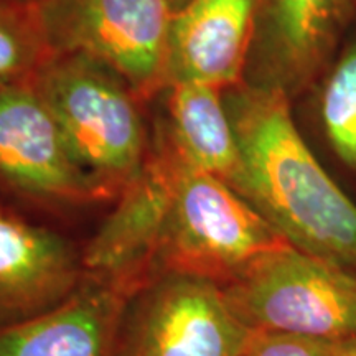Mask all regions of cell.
Instances as JSON below:
<instances>
[{
    "label": "cell",
    "instance_id": "obj_2",
    "mask_svg": "<svg viewBox=\"0 0 356 356\" xmlns=\"http://www.w3.org/2000/svg\"><path fill=\"white\" fill-rule=\"evenodd\" d=\"M30 84L79 165L108 200L118 198L150 152L139 97L118 73L81 55H53Z\"/></svg>",
    "mask_w": 356,
    "mask_h": 356
},
{
    "label": "cell",
    "instance_id": "obj_9",
    "mask_svg": "<svg viewBox=\"0 0 356 356\" xmlns=\"http://www.w3.org/2000/svg\"><path fill=\"white\" fill-rule=\"evenodd\" d=\"M84 275L83 249L0 204V328L60 307Z\"/></svg>",
    "mask_w": 356,
    "mask_h": 356
},
{
    "label": "cell",
    "instance_id": "obj_6",
    "mask_svg": "<svg viewBox=\"0 0 356 356\" xmlns=\"http://www.w3.org/2000/svg\"><path fill=\"white\" fill-rule=\"evenodd\" d=\"M257 332L216 282L163 273L132 293L111 356H241Z\"/></svg>",
    "mask_w": 356,
    "mask_h": 356
},
{
    "label": "cell",
    "instance_id": "obj_13",
    "mask_svg": "<svg viewBox=\"0 0 356 356\" xmlns=\"http://www.w3.org/2000/svg\"><path fill=\"white\" fill-rule=\"evenodd\" d=\"M167 122L163 137L190 163L234 188L241 172L238 140L222 91L202 83H172L163 89Z\"/></svg>",
    "mask_w": 356,
    "mask_h": 356
},
{
    "label": "cell",
    "instance_id": "obj_12",
    "mask_svg": "<svg viewBox=\"0 0 356 356\" xmlns=\"http://www.w3.org/2000/svg\"><path fill=\"white\" fill-rule=\"evenodd\" d=\"M140 287L86 274L60 307L0 328V356H111L127 302Z\"/></svg>",
    "mask_w": 356,
    "mask_h": 356
},
{
    "label": "cell",
    "instance_id": "obj_16",
    "mask_svg": "<svg viewBox=\"0 0 356 356\" xmlns=\"http://www.w3.org/2000/svg\"><path fill=\"white\" fill-rule=\"evenodd\" d=\"M341 341L259 330L241 356H332Z\"/></svg>",
    "mask_w": 356,
    "mask_h": 356
},
{
    "label": "cell",
    "instance_id": "obj_4",
    "mask_svg": "<svg viewBox=\"0 0 356 356\" xmlns=\"http://www.w3.org/2000/svg\"><path fill=\"white\" fill-rule=\"evenodd\" d=\"M222 291L256 330L356 338V274L292 244L257 259Z\"/></svg>",
    "mask_w": 356,
    "mask_h": 356
},
{
    "label": "cell",
    "instance_id": "obj_10",
    "mask_svg": "<svg viewBox=\"0 0 356 356\" xmlns=\"http://www.w3.org/2000/svg\"><path fill=\"white\" fill-rule=\"evenodd\" d=\"M350 6L351 0H259L249 84L286 95L300 89L335 44Z\"/></svg>",
    "mask_w": 356,
    "mask_h": 356
},
{
    "label": "cell",
    "instance_id": "obj_15",
    "mask_svg": "<svg viewBox=\"0 0 356 356\" xmlns=\"http://www.w3.org/2000/svg\"><path fill=\"white\" fill-rule=\"evenodd\" d=\"M322 122L341 162L356 168V43L346 48L322 92Z\"/></svg>",
    "mask_w": 356,
    "mask_h": 356
},
{
    "label": "cell",
    "instance_id": "obj_5",
    "mask_svg": "<svg viewBox=\"0 0 356 356\" xmlns=\"http://www.w3.org/2000/svg\"><path fill=\"white\" fill-rule=\"evenodd\" d=\"M55 55H81L147 99L167 88L172 0H35Z\"/></svg>",
    "mask_w": 356,
    "mask_h": 356
},
{
    "label": "cell",
    "instance_id": "obj_11",
    "mask_svg": "<svg viewBox=\"0 0 356 356\" xmlns=\"http://www.w3.org/2000/svg\"><path fill=\"white\" fill-rule=\"evenodd\" d=\"M259 0H186L173 12L167 86L210 84L221 91L246 74Z\"/></svg>",
    "mask_w": 356,
    "mask_h": 356
},
{
    "label": "cell",
    "instance_id": "obj_18",
    "mask_svg": "<svg viewBox=\"0 0 356 356\" xmlns=\"http://www.w3.org/2000/svg\"><path fill=\"white\" fill-rule=\"evenodd\" d=\"M172 2H173V7H175V10H177V8H178V7H180V6H181V3H185V2H186V0H172Z\"/></svg>",
    "mask_w": 356,
    "mask_h": 356
},
{
    "label": "cell",
    "instance_id": "obj_3",
    "mask_svg": "<svg viewBox=\"0 0 356 356\" xmlns=\"http://www.w3.org/2000/svg\"><path fill=\"white\" fill-rule=\"evenodd\" d=\"M289 244L233 186L178 155L155 275L186 274L225 287L257 259Z\"/></svg>",
    "mask_w": 356,
    "mask_h": 356
},
{
    "label": "cell",
    "instance_id": "obj_14",
    "mask_svg": "<svg viewBox=\"0 0 356 356\" xmlns=\"http://www.w3.org/2000/svg\"><path fill=\"white\" fill-rule=\"evenodd\" d=\"M53 55L35 0H0V88L32 83Z\"/></svg>",
    "mask_w": 356,
    "mask_h": 356
},
{
    "label": "cell",
    "instance_id": "obj_8",
    "mask_svg": "<svg viewBox=\"0 0 356 356\" xmlns=\"http://www.w3.org/2000/svg\"><path fill=\"white\" fill-rule=\"evenodd\" d=\"M178 155L159 132L140 172L118 197L114 211L83 249L86 274L144 286L155 277L170 208Z\"/></svg>",
    "mask_w": 356,
    "mask_h": 356
},
{
    "label": "cell",
    "instance_id": "obj_1",
    "mask_svg": "<svg viewBox=\"0 0 356 356\" xmlns=\"http://www.w3.org/2000/svg\"><path fill=\"white\" fill-rule=\"evenodd\" d=\"M222 97L241 157L234 190L293 248L356 267V204L302 139L289 95L241 83Z\"/></svg>",
    "mask_w": 356,
    "mask_h": 356
},
{
    "label": "cell",
    "instance_id": "obj_17",
    "mask_svg": "<svg viewBox=\"0 0 356 356\" xmlns=\"http://www.w3.org/2000/svg\"><path fill=\"white\" fill-rule=\"evenodd\" d=\"M332 356H356V338L343 340Z\"/></svg>",
    "mask_w": 356,
    "mask_h": 356
},
{
    "label": "cell",
    "instance_id": "obj_7",
    "mask_svg": "<svg viewBox=\"0 0 356 356\" xmlns=\"http://www.w3.org/2000/svg\"><path fill=\"white\" fill-rule=\"evenodd\" d=\"M0 180L43 202L84 204L108 197L79 165L32 84L0 88Z\"/></svg>",
    "mask_w": 356,
    "mask_h": 356
}]
</instances>
